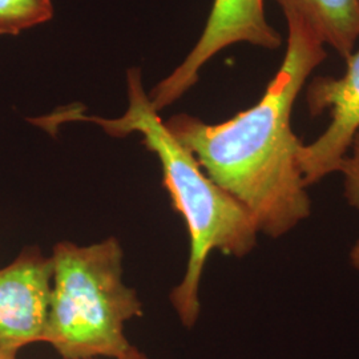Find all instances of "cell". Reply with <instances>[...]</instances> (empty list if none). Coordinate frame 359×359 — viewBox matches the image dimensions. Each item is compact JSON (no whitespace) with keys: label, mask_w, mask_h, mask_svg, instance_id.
<instances>
[{"label":"cell","mask_w":359,"mask_h":359,"mask_svg":"<svg viewBox=\"0 0 359 359\" xmlns=\"http://www.w3.org/2000/svg\"><path fill=\"white\" fill-rule=\"evenodd\" d=\"M283 65L258 103L219 124L191 115L170 117V133L218 187L250 213L258 233L280 238L310 216L298 167L302 145L292 111L310 74L326 59L325 44L301 19L287 15Z\"/></svg>","instance_id":"obj_1"},{"label":"cell","mask_w":359,"mask_h":359,"mask_svg":"<svg viewBox=\"0 0 359 359\" xmlns=\"http://www.w3.org/2000/svg\"><path fill=\"white\" fill-rule=\"evenodd\" d=\"M52 264L38 248L0 269V350L16 354L43 342L51 293Z\"/></svg>","instance_id":"obj_6"},{"label":"cell","mask_w":359,"mask_h":359,"mask_svg":"<svg viewBox=\"0 0 359 359\" xmlns=\"http://www.w3.org/2000/svg\"><path fill=\"white\" fill-rule=\"evenodd\" d=\"M338 172L344 175L345 197L348 205L359 210V129L339 164Z\"/></svg>","instance_id":"obj_9"},{"label":"cell","mask_w":359,"mask_h":359,"mask_svg":"<svg viewBox=\"0 0 359 359\" xmlns=\"http://www.w3.org/2000/svg\"><path fill=\"white\" fill-rule=\"evenodd\" d=\"M90 359H102V358H90ZM105 359H149L145 354H142V351H139L136 347L133 346L126 354L116 357V358H105Z\"/></svg>","instance_id":"obj_10"},{"label":"cell","mask_w":359,"mask_h":359,"mask_svg":"<svg viewBox=\"0 0 359 359\" xmlns=\"http://www.w3.org/2000/svg\"><path fill=\"white\" fill-rule=\"evenodd\" d=\"M342 77H316L306 92L309 111L320 116L332 109V123L318 139L301 145L297 161L305 185H313L338 172L359 129V51L346 59Z\"/></svg>","instance_id":"obj_5"},{"label":"cell","mask_w":359,"mask_h":359,"mask_svg":"<svg viewBox=\"0 0 359 359\" xmlns=\"http://www.w3.org/2000/svg\"><path fill=\"white\" fill-rule=\"evenodd\" d=\"M52 15L51 0H0V35H18L48 22Z\"/></svg>","instance_id":"obj_8"},{"label":"cell","mask_w":359,"mask_h":359,"mask_svg":"<svg viewBox=\"0 0 359 359\" xmlns=\"http://www.w3.org/2000/svg\"><path fill=\"white\" fill-rule=\"evenodd\" d=\"M237 43L266 50H276L283 44L281 35L268 22L264 0H215L192 51L148 93L154 108L160 112L179 100L198 81L200 71L213 56Z\"/></svg>","instance_id":"obj_4"},{"label":"cell","mask_w":359,"mask_h":359,"mask_svg":"<svg viewBox=\"0 0 359 359\" xmlns=\"http://www.w3.org/2000/svg\"><path fill=\"white\" fill-rule=\"evenodd\" d=\"M0 359H16V354L0 350Z\"/></svg>","instance_id":"obj_12"},{"label":"cell","mask_w":359,"mask_h":359,"mask_svg":"<svg viewBox=\"0 0 359 359\" xmlns=\"http://www.w3.org/2000/svg\"><path fill=\"white\" fill-rule=\"evenodd\" d=\"M43 342L63 359L116 358L132 348L127 322L142 301L123 281V249L115 237L79 246L55 245Z\"/></svg>","instance_id":"obj_3"},{"label":"cell","mask_w":359,"mask_h":359,"mask_svg":"<svg viewBox=\"0 0 359 359\" xmlns=\"http://www.w3.org/2000/svg\"><path fill=\"white\" fill-rule=\"evenodd\" d=\"M350 262L353 268L359 273V240L350 250Z\"/></svg>","instance_id":"obj_11"},{"label":"cell","mask_w":359,"mask_h":359,"mask_svg":"<svg viewBox=\"0 0 359 359\" xmlns=\"http://www.w3.org/2000/svg\"><path fill=\"white\" fill-rule=\"evenodd\" d=\"M285 16L301 19L323 44L347 59L359 39V0H276Z\"/></svg>","instance_id":"obj_7"},{"label":"cell","mask_w":359,"mask_h":359,"mask_svg":"<svg viewBox=\"0 0 359 359\" xmlns=\"http://www.w3.org/2000/svg\"><path fill=\"white\" fill-rule=\"evenodd\" d=\"M127 88L128 109L121 117H88L77 111L60 115V121H92L115 137L139 133L147 149L157 156L164 188L191 237L187 271L172 290L170 302L182 325L193 327L201 311L200 283L208 256L219 250L226 256L243 258L255 249L258 229L244 206L209 179L194 156L170 133L144 90L139 68L127 72Z\"/></svg>","instance_id":"obj_2"}]
</instances>
